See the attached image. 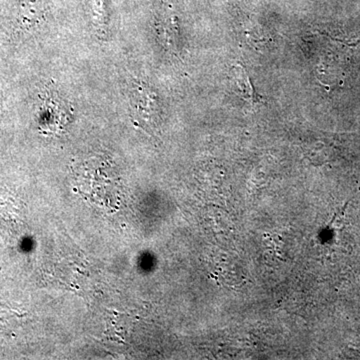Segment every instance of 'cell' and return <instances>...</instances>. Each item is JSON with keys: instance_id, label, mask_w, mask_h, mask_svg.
I'll return each mask as SVG.
<instances>
[{"instance_id": "obj_1", "label": "cell", "mask_w": 360, "mask_h": 360, "mask_svg": "<svg viewBox=\"0 0 360 360\" xmlns=\"http://www.w3.org/2000/svg\"><path fill=\"white\" fill-rule=\"evenodd\" d=\"M132 106L135 116H141L146 122H153L158 116V99L153 92L144 84L135 86L132 94Z\"/></svg>"}]
</instances>
